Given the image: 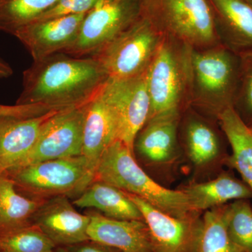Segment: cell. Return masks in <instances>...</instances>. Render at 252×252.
I'll use <instances>...</instances> for the list:
<instances>
[{
  "instance_id": "6da1fadb",
  "label": "cell",
  "mask_w": 252,
  "mask_h": 252,
  "mask_svg": "<svg viewBox=\"0 0 252 252\" xmlns=\"http://www.w3.org/2000/svg\"><path fill=\"white\" fill-rule=\"evenodd\" d=\"M109 79L94 58L57 53L33 61L23 72L16 104H41L54 108L80 107L99 94Z\"/></svg>"
},
{
  "instance_id": "7a4b0ae2",
  "label": "cell",
  "mask_w": 252,
  "mask_h": 252,
  "mask_svg": "<svg viewBox=\"0 0 252 252\" xmlns=\"http://www.w3.org/2000/svg\"><path fill=\"white\" fill-rule=\"evenodd\" d=\"M132 152L122 141L106 149L96 169L94 180L102 181L146 200L158 210L177 218L199 215L182 190L165 188L141 168Z\"/></svg>"
},
{
  "instance_id": "3957f363",
  "label": "cell",
  "mask_w": 252,
  "mask_h": 252,
  "mask_svg": "<svg viewBox=\"0 0 252 252\" xmlns=\"http://www.w3.org/2000/svg\"><path fill=\"white\" fill-rule=\"evenodd\" d=\"M190 107L204 117L218 121L233 108L240 73V56L219 44L192 50Z\"/></svg>"
},
{
  "instance_id": "277c9868",
  "label": "cell",
  "mask_w": 252,
  "mask_h": 252,
  "mask_svg": "<svg viewBox=\"0 0 252 252\" xmlns=\"http://www.w3.org/2000/svg\"><path fill=\"white\" fill-rule=\"evenodd\" d=\"M192 50L185 43L163 36L147 69L151 100L148 121L167 113L183 114L190 107Z\"/></svg>"
},
{
  "instance_id": "5b68a950",
  "label": "cell",
  "mask_w": 252,
  "mask_h": 252,
  "mask_svg": "<svg viewBox=\"0 0 252 252\" xmlns=\"http://www.w3.org/2000/svg\"><path fill=\"white\" fill-rule=\"evenodd\" d=\"M140 16L162 36L193 49L220 44L208 0H140Z\"/></svg>"
},
{
  "instance_id": "8992f818",
  "label": "cell",
  "mask_w": 252,
  "mask_h": 252,
  "mask_svg": "<svg viewBox=\"0 0 252 252\" xmlns=\"http://www.w3.org/2000/svg\"><path fill=\"white\" fill-rule=\"evenodd\" d=\"M37 198L81 195L94 180L85 158H64L30 164L5 172Z\"/></svg>"
},
{
  "instance_id": "52a82bcc",
  "label": "cell",
  "mask_w": 252,
  "mask_h": 252,
  "mask_svg": "<svg viewBox=\"0 0 252 252\" xmlns=\"http://www.w3.org/2000/svg\"><path fill=\"white\" fill-rule=\"evenodd\" d=\"M163 36L140 16L125 31L93 55L109 79H124L145 72Z\"/></svg>"
},
{
  "instance_id": "ba28073f",
  "label": "cell",
  "mask_w": 252,
  "mask_h": 252,
  "mask_svg": "<svg viewBox=\"0 0 252 252\" xmlns=\"http://www.w3.org/2000/svg\"><path fill=\"white\" fill-rule=\"evenodd\" d=\"M140 16V0H98L83 20L75 40L62 53L90 57Z\"/></svg>"
},
{
  "instance_id": "9c48e42d",
  "label": "cell",
  "mask_w": 252,
  "mask_h": 252,
  "mask_svg": "<svg viewBox=\"0 0 252 252\" xmlns=\"http://www.w3.org/2000/svg\"><path fill=\"white\" fill-rule=\"evenodd\" d=\"M100 94L115 117L118 140L134 152L136 137L148 121L150 113L147 69L127 79L109 78Z\"/></svg>"
},
{
  "instance_id": "30bf717a",
  "label": "cell",
  "mask_w": 252,
  "mask_h": 252,
  "mask_svg": "<svg viewBox=\"0 0 252 252\" xmlns=\"http://www.w3.org/2000/svg\"><path fill=\"white\" fill-rule=\"evenodd\" d=\"M86 104L61 109L51 115L43 125L31 152L14 168L81 156Z\"/></svg>"
},
{
  "instance_id": "8fae6325",
  "label": "cell",
  "mask_w": 252,
  "mask_h": 252,
  "mask_svg": "<svg viewBox=\"0 0 252 252\" xmlns=\"http://www.w3.org/2000/svg\"><path fill=\"white\" fill-rule=\"evenodd\" d=\"M127 194L140 210L148 227L153 252H195L201 230L200 215L177 218L158 210L140 197Z\"/></svg>"
},
{
  "instance_id": "7c38bea8",
  "label": "cell",
  "mask_w": 252,
  "mask_h": 252,
  "mask_svg": "<svg viewBox=\"0 0 252 252\" xmlns=\"http://www.w3.org/2000/svg\"><path fill=\"white\" fill-rule=\"evenodd\" d=\"M90 215H81L67 196L59 195L43 200L32 219L57 246L69 247L89 241Z\"/></svg>"
},
{
  "instance_id": "4fadbf2b",
  "label": "cell",
  "mask_w": 252,
  "mask_h": 252,
  "mask_svg": "<svg viewBox=\"0 0 252 252\" xmlns=\"http://www.w3.org/2000/svg\"><path fill=\"white\" fill-rule=\"evenodd\" d=\"M87 13L34 21L15 32L13 35L27 49L33 61H39L69 47L77 38Z\"/></svg>"
},
{
  "instance_id": "5bb4252c",
  "label": "cell",
  "mask_w": 252,
  "mask_h": 252,
  "mask_svg": "<svg viewBox=\"0 0 252 252\" xmlns=\"http://www.w3.org/2000/svg\"><path fill=\"white\" fill-rule=\"evenodd\" d=\"M220 44L235 54L252 52V6L243 0H208Z\"/></svg>"
},
{
  "instance_id": "9a60e30c",
  "label": "cell",
  "mask_w": 252,
  "mask_h": 252,
  "mask_svg": "<svg viewBox=\"0 0 252 252\" xmlns=\"http://www.w3.org/2000/svg\"><path fill=\"white\" fill-rule=\"evenodd\" d=\"M89 240L121 252H153L148 227L143 220H119L90 214Z\"/></svg>"
},
{
  "instance_id": "2e32d148",
  "label": "cell",
  "mask_w": 252,
  "mask_h": 252,
  "mask_svg": "<svg viewBox=\"0 0 252 252\" xmlns=\"http://www.w3.org/2000/svg\"><path fill=\"white\" fill-rule=\"evenodd\" d=\"M59 110L37 117L0 118V175L17 166L27 157L44 123Z\"/></svg>"
},
{
  "instance_id": "e0dca14e",
  "label": "cell",
  "mask_w": 252,
  "mask_h": 252,
  "mask_svg": "<svg viewBox=\"0 0 252 252\" xmlns=\"http://www.w3.org/2000/svg\"><path fill=\"white\" fill-rule=\"evenodd\" d=\"M100 91L86 104L83 128L81 155L94 175L106 149L118 140L115 117Z\"/></svg>"
},
{
  "instance_id": "ac0fdd59",
  "label": "cell",
  "mask_w": 252,
  "mask_h": 252,
  "mask_svg": "<svg viewBox=\"0 0 252 252\" xmlns=\"http://www.w3.org/2000/svg\"><path fill=\"white\" fill-rule=\"evenodd\" d=\"M182 114L167 113L149 119L136 137L134 151L135 149L141 157L155 164L173 160L178 152Z\"/></svg>"
},
{
  "instance_id": "d6986e66",
  "label": "cell",
  "mask_w": 252,
  "mask_h": 252,
  "mask_svg": "<svg viewBox=\"0 0 252 252\" xmlns=\"http://www.w3.org/2000/svg\"><path fill=\"white\" fill-rule=\"evenodd\" d=\"M194 212H200L221 206L231 200L252 198V190L243 181L223 172L215 180L193 183L182 189Z\"/></svg>"
},
{
  "instance_id": "ffe728a7",
  "label": "cell",
  "mask_w": 252,
  "mask_h": 252,
  "mask_svg": "<svg viewBox=\"0 0 252 252\" xmlns=\"http://www.w3.org/2000/svg\"><path fill=\"white\" fill-rule=\"evenodd\" d=\"M81 208H94L104 216L119 220H144L136 204L127 193L102 181L94 180L73 202Z\"/></svg>"
},
{
  "instance_id": "44dd1931",
  "label": "cell",
  "mask_w": 252,
  "mask_h": 252,
  "mask_svg": "<svg viewBox=\"0 0 252 252\" xmlns=\"http://www.w3.org/2000/svg\"><path fill=\"white\" fill-rule=\"evenodd\" d=\"M191 107L182 114V135L187 154L196 165H203L220 154L219 134L210 122Z\"/></svg>"
},
{
  "instance_id": "7402d4cb",
  "label": "cell",
  "mask_w": 252,
  "mask_h": 252,
  "mask_svg": "<svg viewBox=\"0 0 252 252\" xmlns=\"http://www.w3.org/2000/svg\"><path fill=\"white\" fill-rule=\"evenodd\" d=\"M217 122L229 142L232 154L227 162L241 175L252 190V131L234 109L225 110Z\"/></svg>"
},
{
  "instance_id": "603a6c76",
  "label": "cell",
  "mask_w": 252,
  "mask_h": 252,
  "mask_svg": "<svg viewBox=\"0 0 252 252\" xmlns=\"http://www.w3.org/2000/svg\"><path fill=\"white\" fill-rule=\"evenodd\" d=\"M16 186L9 177L0 175V237L32 224L44 200L23 196L18 193Z\"/></svg>"
},
{
  "instance_id": "cb8c5ba5",
  "label": "cell",
  "mask_w": 252,
  "mask_h": 252,
  "mask_svg": "<svg viewBox=\"0 0 252 252\" xmlns=\"http://www.w3.org/2000/svg\"><path fill=\"white\" fill-rule=\"evenodd\" d=\"M225 211V204L205 212L195 252H245L228 234Z\"/></svg>"
},
{
  "instance_id": "d4e9b609",
  "label": "cell",
  "mask_w": 252,
  "mask_h": 252,
  "mask_svg": "<svg viewBox=\"0 0 252 252\" xmlns=\"http://www.w3.org/2000/svg\"><path fill=\"white\" fill-rule=\"evenodd\" d=\"M59 0H0V32L14 34Z\"/></svg>"
},
{
  "instance_id": "484cf974",
  "label": "cell",
  "mask_w": 252,
  "mask_h": 252,
  "mask_svg": "<svg viewBox=\"0 0 252 252\" xmlns=\"http://www.w3.org/2000/svg\"><path fill=\"white\" fill-rule=\"evenodd\" d=\"M225 215L231 240L245 252H252V207L248 200L225 204Z\"/></svg>"
},
{
  "instance_id": "4316f807",
  "label": "cell",
  "mask_w": 252,
  "mask_h": 252,
  "mask_svg": "<svg viewBox=\"0 0 252 252\" xmlns=\"http://www.w3.org/2000/svg\"><path fill=\"white\" fill-rule=\"evenodd\" d=\"M1 252H53L56 245L35 224L0 237Z\"/></svg>"
},
{
  "instance_id": "83f0119b",
  "label": "cell",
  "mask_w": 252,
  "mask_h": 252,
  "mask_svg": "<svg viewBox=\"0 0 252 252\" xmlns=\"http://www.w3.org/2000/svg\"><path fill=\"white\" fill-rule=\"evenodd\" d=\"M240 80L233 109L248 126H252V52L240 55Z\"/></svg>"
},
{
  "instance_id": "f1b7e54d",
  "label": "cell",
  "mask_w": 252,
  "mask_h": 252,
  "mask_svg": "<svg viewBox=\"0 0 252 252\" xmlns=\"http://www.w3.org/2000/svg\"><path fill=\"white\" fill-rule=\"evenodd\" d=\"M97 1L98 0H59L54 6L44 11L34 21H47L72 15L84 14L89 12Z\"/></svg>"
},
{
  "instance_id": "f546056e",
  "label": "cell",
  "mask_w": 252,
  "mask_h": 252,
  "mask_svg": "<svg viewBox=\"0 0 252 252\" xmlns=\"http://www.w3.org/2000/svg\"><path fill=\"white\" fill-rule=\"evenodd\" d=\"M59 109L41 104H16L14 106L0 104V118H32L40 117Z\"/></svg>"
},
{
  "instance_id": "4dcf8cb0",
  "label": "cell",
  "mask_w": 252,
  "mask_h": 252,
  "mask_svg": "<svg viewBox=\"0 0 252 252\" xmlns=\"http://www.w3.org/2000/svg\"><path fill=\"white\" fill-rule=\"evenodd\" d=\"M67 248L68 252H121L91 240Z\"/></svg>"
},
{
  "instance_id": "1f68e13d",
  "label": "cell",
  "mask_w": 252,
  "mask_h": 252,
  "mask_svg": "<svg viewBox=\"0 0 252 252\" xmlns=\"http://www.w3.org/2000/svg\"><path fill=\"white\" fill-rule=\"evenodd\" d=\"M12 68L0 58V79H6L11 77L13 74Z\"/></svg>"
},
{
  "instance_id": "d6a6232c",
  "label": "cell",
  "mask_w": 252,
  "mask_h": 252,
  "mask_svg": "<svg viewBox=\"0 0 252 252\" xmlns=\"http://www.w3.org/2000/svg\"><path fill=\"white\" fill-rule=\"evenodd\" d=\"M53 252H68L67 248H60L55 250Z\"/></svg>"
},
{
  "instance_id": "836d02e7",
  "label": "cell",
  "mask_w": 252,
  "mask_h": 252,
  "mask_svg": "<svg viewBox=\"0 0 252 252\" xmlns=\"http://www.w3.org/2000/svg\"><path fill=\"white\" fill-rule=\"evenodd\" d=\"M243 1H246L247 3H248V4L252 6V0H243Z\"/></svg>"
},
{
  "instance_id": "e575fe53",
  "label": "cell",
  "mask_w": 252,
  "mask_h": 252,
  "mask_svg": "<svg viewBox=\"0 0 252 252\" xmlns=\"http://www.w3.org/2000/svg\"><path fill=\"white\" fill-rule=\"evenodd\" d=\"M0 252H1V240H0Z\"/></svg>"
},
{
  "instance_id": "d590c367",
  "label": "cell",
  "mask_w": 252,
  "mask_h": 252,
  "mask_svg": "<svg viewBox=\"0 0 252 252\" xmlns=\"http://www.w3.org/2000/svg\"><path fill=\"white\" fill-rule=\"evenodd\" d=\"M250 129H251L252 131V126H250Z\"/></svg>"
}]
</instances>
